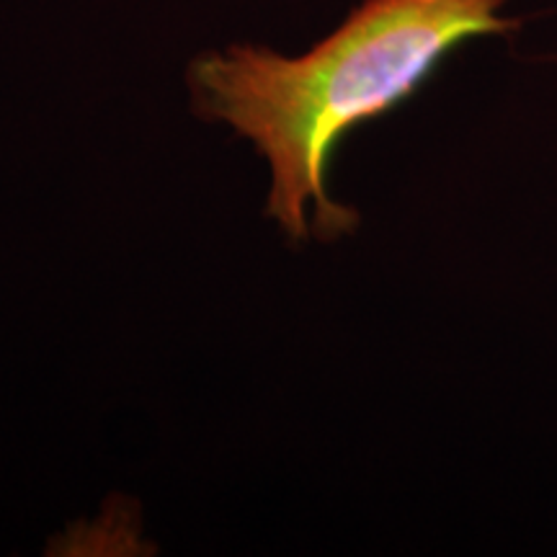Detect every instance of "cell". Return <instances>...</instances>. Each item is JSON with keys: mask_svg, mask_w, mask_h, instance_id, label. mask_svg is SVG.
<instances>
[{"mask_svg": "<svg viewBox=\"0 0 557 557\" xmlns=\"http://www.w3.org/2000/svg\"><path fill=\"white\" fill-rule=\"evenodd\" d=\"M508 0H364L331 37L299 58L235 45L191 62L199 116L248 137L271 165L267 214L289 240H336L359 225L357 209L325 189L333 150L431 78L438 62L478 37L517 29Z\"/></svg>", "mask_w": 557, "mask_h": 557, "instance_id": "obj_1", "label": "cell"}]
</instances>
